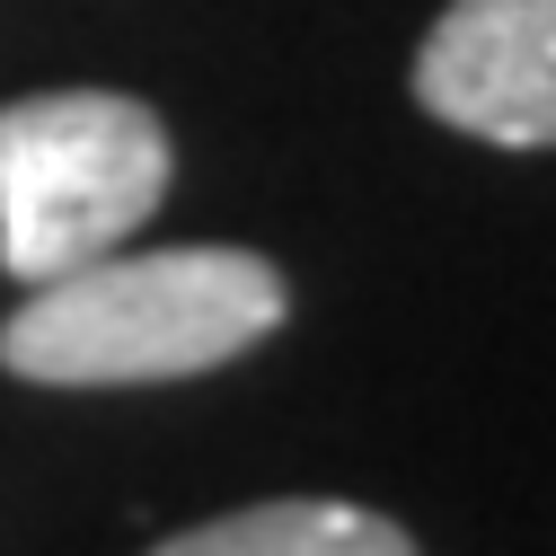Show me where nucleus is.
I'll return each instance as SVG.
<instances>
[{"label":"nucleus","instance_id":"1","mask_svg":"<svg viewBox=\"0 0 556 556\" xmlns=\"http://www.w3.org/2000/svg\"><path fill=\"white\" fill-rule=\"evenodd\" d=\"M292 309V283L248 248H160L89 256L53 283H27L0 327V363L36 389H142L194 380L265 344Z\"/></svg>","mask_w":556,"mask_h":556},{"label":"nucleus","instance_id":"2","mask_svg":"<svg viewBox=\"0 0 556 556\" xmlns=\"http://www.w3.org/2000/svg\"><path fill=\"white\" fill-rule=\"evenodd\" d=\"M177 177L168 124L115 89H53L0 106V265L53 283L160 213Z\"/></svg>","mask_w":556,"mask_h":556},{"label":"nucleus","instance_id":"3","mask_svg":"<svg viewBox=\"0 0 556 556\" xmlns=\"http://www.w3.org/2000/svg\"><path fill=\"white\" fill-rule=\"evenodd\" d=\"M415 98L495 151H556V0H451L415 53Z\"/></svg>","mask_w":556,"mask_h":556},{"label":"nucleus","instance_id":"4","mask_svg":"<svg viewBox=\"0 0 556 556\" xmlns=\"http://www.w3.org/2000/svg\"><path fill=\"white\" fill-rule=\"evenodd\" d=\"M151 556H415V539L363 504H327V495H283V504H248L203 530H177Z\"/></svg>","mask_w":556,"mask_h":556}]
</instances>
